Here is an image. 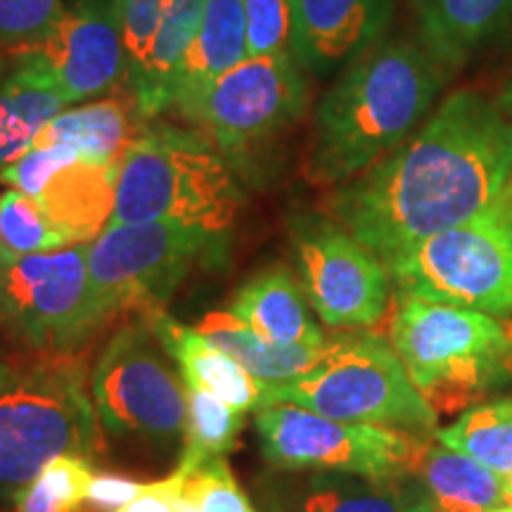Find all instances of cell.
<instances>
[{"label":"cell","mask_w":512,"mask_h":512,"mask_svg":"<svg viewBox=\"0 0 512 512\" xmlns=\"http://www.w3.org/2000/svg\"><path fill=\"white\" fill-rule=\"evenodd\" d=\"M292 403L325 418L377 425L430 437L439 415L422 399L389 339L377 332L332 337L323 361L309 373L268 387L266 406Z\"/></svg>","instance_id":"7"},{"label":"cell","mask_w":512,"mask_h":512,"mask_svg":"<svg viewBox=\"0 0 512 512\" xmlns=\"http://www.w3.org/2000/svg\"><path fill=\"white\" fill-rule=\"evenodd\" d=\"M226 311L275 344H320L328 339L311 316L302 285L285 266L256 271L230 297Z\"/></svg>","instance_id":"20"},{"label":"cell","mask_w":512,"mask_h":512,"mask_svg":"<svg viewBox=\"0 0 512 512\" xmlns=\"http://www.w3.org/2000/svg\"><path fill=\"white\" fill-rule=\"evenodd\" d=\"M140 316L147 320L159 347L176 361L188 389L214 394L242 413L266 408L268 384L249 375L233 356L216 347L200 330L185 328L164 309H150Z\"/></svg>","instance_id":"16"},{"label":"cell","mask_w":512,"mask_h":512,"mask_svg":"<svg viewBox=\"0 0 512 512\" xmlns=\"http://www.w3.org/2000/svg\"><path fill=\"white\" fill-rule=\"evenodd\" d=\"M62 0H0V55H34L64 17Z\"/></svg>","instance_id":"31"},{"label":"cell","mask_w":512,"mask_h":512,"mask_svg":"<svg viewBox=\"0 0 512 512\" xmlns=\"http://www.w3.org/2000/svg\"><path fill=\"white\" fill-rule=\"evenodd\" d=\"M8 266V256H5V249H3V240H0V273H3V268Z\"/></svg>","instance_id":"41"},{"label":"cell","mask_w":512,"mask_h":512,"mask_svg":"<svg viewBox=\"0 0 512 512\" xmlns=\"http://www.w3.org/2000/svg\"><path fill=\"white\" fill-rule=\"evenodd\" d=\"M197 330L209 337L216 347L233 356L249 375L259 382L275 387L294 377L309 373L328 354L332 337L320 344H275L235 318L228 311H214L202 318Z\"/></svg>","instance_id":"24"},{"label":"cell","mask_w":512,"mask_h":512,"mask_svg":"<svg viewBox=\"0 0 512 512\" xmlns=\"http://www.w3.org/2000/svg\"><path fill=\"white\" fill-rule=\"evenodd\" d=\"M228 240L174 223L105 228L88 247V275L100 325L124 311L162 304L202 261H219Z\"/></svg>","instance_id":"9"},{"label":"cell","mask_w":512,"mask_h":512,"mask_svg":"<svg viewBox=\"0 0 512 512\" xmlns=\"http://www.w3.org/2000/svg\"><path fill=\"white\" fill-rule=\"evenodd\" d=\"M247 57V17L242 0H207L200 31L178 76L171 110L195 100L209 83Z\"/></svg>","instance_id":"25"},{"label":"cell","mask_w":512,"mask_h":512,"mask_svg":"<svg viewBox=\"0 0 512 512\" xmlns=\"http://www.w3.org/2000/svg\"><path fill=\"white\" fill-rule=\"evenodd\" d=\"M503 207H505V209H508V211H510V214H512V195H508V197H505V200H503Z\"/></svg>","instance_id":"43"},{"label":"cell","mask_w":512,"mask_h":512,"mask_svg":"<svg viewBox=\"0 0 512 512\" xmlns=\"http://www.w3.org/2000/svg\"><path fill=\"white\" fill-rule=\"evenodd\" d=\"M413 477L420 479L432 512H486L503 503V479L444 444H422Z\"/></svg>","instance_id":"26"},{"label":"cell","mask_w":512,"mask_h":512,"mask_svg":"<svg viewBox=\"0 0 512 512\" xmlns=\"http://www.w3.org/2000/svg\"><path fill=\"white\" fill-rule=\"evenodd\" d=\"M439 444L465 453L494 470L498 477L512 472V399L467 408L453 425L434 432Z\"/></svg>","instance_id":"27"},{"label":"cell","mask_w":512,"mask_h":512,"mask_svg":"<svg viewBox=\"0 0 512 512\" xmlns=\"http://www.w3.org/2000/svg\"><path fill=\"white\" fill-rule=\"evenodd\" d=\"M396 292L512 318V214L496 207L384 261Z\"/></svg>","instance_id":"8"},{"label":"cell","mask_w":512,"mask_h":512,"mask_svg":"<svg viewBox=\"0 0 512 512\" xmlns=\"http://www.w3.org/2000/svg\"><path fill=\"white\" fill-rule=\"evenodd\" d=\"M387 339L432 411L453 415L508 373L512 320L396 292Z\"/></svg>","instance_id":"4"},{"label":"cell","mask_w":512,"mask_h":512,"mask_svg":"<svg viewBox=\"0 0 512 512\" xmlns=\"http://www.w3.org/2000/svg\"><path fill=\"white\" fill-rule=\"evenodd\" d=\"M10 377H12V368L5 366V363H0V392H3L5 384L10 382Z\"/></svg>","instance_id":"39"},{"label":"cell","mask_w":512,"mask_h":512,"mask_svg":"<svg viewBox=\"0 0 512 512\" xmlns=\"http://www.w3.org/2000/svg\"><path fill=\"white\" fill-rule=\"evenodd\" d=\"M76 157L79 155L67 150V147H31L27 155L19 157L15 164H10L0 174V183L8 185L12 190L24 192V195L38 197L55 171Z\"/></svg>","instance_id":"35"},{"label":"cell","mask_w":512,"mask_h":512,"mask_svg":"<svg viewBox=\"0 0 512 512\" xmlns=\"http://www.w3.org/2000/svg\"><path fill=\"white\" fill-rule=\"evenodd\" d=\"M36 55L69 107L128 91L131 64L112 0H79Z\"/></svg>","instance_id":"14"},{"label":"cell","mask_w":512,"mask_h":512,"mask_svg":"<svg viewBox=\"0 0 512 512\" xmlns=\"http://www.w3.org/2000/svg\"><path fill=\"white\" fill-rule=\"evenodd\" d=\"M119 164L76 157L57 169L41 195L34 197L72 245L93 242L110 226Z\"/></svg>","instance_id":"19"},{"label":"cell","mask_w":512,"mask_h":512,"mask_svg":"<svg viewBox=\"0 0 512 512\" xmlns=\"http://www.w3.org/2000/svg\"><path fill=\"white\" fill-rule=\"evenodd\" d=\"M501 107L508 114H512V86L508 88V93H505V98H503V102H501Z\"/></svg>","instance_id":"40"},{"label":"cell","mask_w":512,"mask_h":512,"mask_svg":"<svg viewBox=\"0 0 512 512\" xmlns=\"http://www.w3.org/2000/svg\"><path fill=\"white\" fill-rule=\"evenodd\" d=\"M145 124L136 100L126 91L57 114L38 133L34 147H67L93 162H121Z\"/></svg>","instance_id":"21"},{"label":"cell","mask_w":512,"mask_h":512,"mask_svg":"<svg viewBox=\"0 0 512 512\" xmlns=\"http://www.w3.org/2000/svg\"><path fill=\"white\" fill-rule=\"evenodd\" d=\"M95 475L91 458L60 456L38 472L12 503L15 512H83Z\"/></svg>","instance_id":"29"},{"label":"cell","mask_w":512,"mask_h":512,"mask_svg":"<svg viewBox=\"0 0 512 512\" xmlns=\"http://www.w3.org/2000/svg\"><path fill=\"white\" fill-rule=\"evenodd\" d=\"M290 245L299 285L328 328L368 330L387 316L392 275L347 228L325 214H299L290 221Z\"/></svg>","instance_id":"13"},{"label":"cell","mask_w":512,"mask_h":512,"mask_svg":"<svg viewBox=\"0 0 512 512\" xmlns=\"http://www.w3.org/2000/svg\"><path fill=\"white\" fill-rule=\"evenodd\" d=\"M188 477L190 470L178 465L176 470L171 472V477L162 479V482L145 484L143 491L117 512H188V505H185L183 498V489Z\"/></svg>","instance_id":"36"},{"label":"cell","mask_w":512,"mask_h":512,"mask_svg":"<svg viewBox=\"0 0 512 512\" xmlns=\"http://www.w3.org/2000/svg\"><path fill=\"white\" fill-rule=\"evenodd\" d=\"M418 41L456 72L508 31L512 0H413Z\"/></svg>","instance_id":"17"},{"label":"cell","mask_w":512,"mask_h":512,"mask_svg":"<svg viewBox=\"0 0 512 512\" xmlns=\"http://www.w3.org/2000/svg\"><path fill=\"white\" fill-rule=\"evenodd\" d=\"M240 207V178L221 152L197 128L155 119L121 159L110 226L174 223L228 240Z\"/></svg>","instance_id":"3"},{"label":"cell","mask_w":512,"mask_h":512,"mask_svg":"<svg viewBox=\"0 0 512 512\" xmlns=\"http://www.w3.org/2000/svg\"><path fill=\"white\" fill-rule=\"evenodd\" d=\"M406 477L313 472L290 494L287 512H432L422 486L403 484Z\"/></svg>","instance_id":"23"},{"label":"cell","mask_w":512,"mask_h":512,"mask_svg":"<svg viewBox=\"0 0 512 512\" xmlns=\"http://www.w3.org/2000/svg\"><path fill=\"white\" fill-rule=\"evenodd\" d=\"M188 512H190V510H188Z\"/></svg>","instance_id":"46"},{"label":"cell","mask_w":512,"mask_h":512,"mask_svg":"<svg viewBox=\"0 0 512 512\" xmlns=\"http://www.w3.org/2000/svg\"><path fill=\"white\" fill-rule=\"evenodd\" d=\"M91 242L12 259L0 273V325L43 356H74L102 325L95 316Z\"/></svg>","instance_id":"11"},{"label":"cell","mask_w":512,"mask_h":512,"mask_svg":"<svg viewBox=\"0 0 512 512\" xmlns=\"http://www.w3.org/2000/svg\"><path fill=\"white\" fill-rule=\"evenodd\" d=\"M242 5L247 17L249 57L292 55L290 0H242Z\"/></svg>","instance_id":"33"},{"label":"cell","mask_w":512,"mask_h":512,"mask_svg":"<svg viewBox=\"0 0 512 512\" xmlns=\"http://www.w3.org/2000/svg\"><path fill=\"white\" fill-rule=\"evenodd\" d=\"M204 5L207 0H169L166 5L150 55L128 83V93L145 121H155L174 107L178 76L200 31Z\"/></svg>","instance_id":"22"},{"label":"cell","mask_w":512,"mask_h":512,"mask_svg":"<svg viewBox=\"0 0 512 512\" xmlns=\"http://www.w3.org/2000/svg\"><path fill=\"white\" fill-rule=\"evenodd\" d=\"M112 3L133 76L150 55L169 0H112Z\"/></svg>","instance_id":"34"},{"label":"cell","mask_w":512,"mask_h":512,"mask_svg":"<svg viewBox=\"0 0 512 512\" xmlns=\"http://www.w3.org/2000/svg\"><path fill=\"white\" fill-rule=\"evenodd\" d=\"M503 503L512 505V472L508 477H503Z\"/></svg>","instance_id":"38"},{"label":"cell","mask_w":512,"mask_h":512,"mask_svg":"<svg viewBox=\"0 0 512 512\" xmlns=\"http://www.w3.org/2000/svg\"><path fill=\"white\" fill-rule=\"evenodd\" d=\"M67 107L36 53L17 60L0 55V174L27 155L38 133Z\"/></svg>","instance_id":"18"},{"label":"cell","mask_w":512,"mask_h":512,"mask_svg":"<svg viewBox=\"0 0 512 512\" xmlns=\"http://www.w3.org/2000/svg\"><path fill=\"white\" fill-rule=\"evenodd\" d=\"M0 240H3L8 264L12 259L69 247L67 235L57 230L38 200L19 190L0 195Z\"/></svg>","instance_id":"30"},{"label":"cell","mask_w":512,"mask_h":512,"mask_svg":"<svg viewBox=\"0 0 512 512\" xmlns=\"http://www.w3.org/2000/svg\"><path fill=\"white\" fill-rule=\"evenodd\" d=\"M190 512H256L249 496L235 482L226 458H214L190 472L183 489Z\"/></svg>","instance_id":"32"},{"label":"cell","mask_w":512,"mask_h":512,"mask_svg":"<svg viewBox=\"0 0 512 512\" xmlns=\"http://www.w3.org/2000/svg\"><path fill=\"white\" fill-rule=\"evenodd\" d=\"M451 72L420 41L382 38L351 60L318 100L302 174L337 188L370 169L430 117Z\"/></svg>","instance_id":"2"},{"label":"cell","mask_w":512,"mask_h":512,"mask_svg":"<svg viewBox=\"0 0 512 512\" xmlns=\"http://www.w3.org/2000/svg\"><path fill=\"white\" fill-rule=\"evenodd\" d=\"M309 107V83L292 55L247 57L174 110L221 152L245 183L264 181L278 140Z\"/></svg>","instance_id":"6"},{"label":"cell","mask_w":512,"mask_h":512,"mask_svg":"<svg viewBox=\"0 0 512 512\" xmlns=\"http://www.w3.org/2000/svg\"><path fill=\"white\" fill-rule=\"evenodd\" d=\"M95 418L86 370L76 354L46 356L12 373L0 392V503H15L55 458H91L98 451Z\"/></svg>","instance_id":"5"},{"label":"cell","mask_w":512,"mask_h":512,"mask_svg":"<svg viewBox=\"0 0 512 512\" xmlns=\"http://www.w3.org/2000/svg\"><path fill=\"white\" fill-rule=\"evenodd\" d=\"M143 486V482H136L131 477L95 472L91 486H88L83 512H117L126 503H131L143 491Z\"/></svg>","instance_id":"37"},{"label":"cell","mask_w":512,"mask_h":512,"mask_svg":"<svg viewBox=\"0 0 512 512\" xmlns=\"http://www.w3.org/2000/svg\"><path fill=\"white\" fill-rule=\"evenodd\" d=\"M508 195H512V178H510V183H508V190H505V197Z\"/></svg>","instance_id":"45"},{"label":"cell","mask_w":512,"mask_h":512,"mask_svg":"<svg viewBox=\"0 0 512 512\" xmlns=\"http://www.w3.org/2000/svg\"><path fill=\"white\" fill-rule=\"evenodd\" d=\"M512 178V119L501 102L456 91L406 143L325 197L323 214L382 264L501 207Z\"/></svg>","instance_id":"1"},{"label":"cell","mask_w":512,"mask_h":512,"mask_svg":"<svg viewBox=\"0 0 512 512\" xmlns=\"http://www.w3.org/2000/svg\"><path fill=\"white\" fill-rule=\"evenodd\" d=\"M486 512H512V505L501 503V505H496V508H489Z\"/></svg>","instance_id":"42"},{"label":"cell","mask_w":512,"mask_h":512,"mask_svg":"<svg viewBox=\"0 0 512 512\" xmlns=\"http://www.w3.org/2000/svg\"><path fill=\"white\" fill-rule=\"evenodd\" d=\"M505 370H508V375H512V354L508 356V361H505Z\"/></svg>","instance_id":"44"},{"label":"cell","mask_w":512,"mask_h":512,"mask_svg":"<svg viewBox=\"0 0 512 512\" xmlns=\"http://www.w3.org/2000/svg\"><path fill=\"white\" fill-rule=\"evenodd\" d=\"M256 430L266 463L275 470L356 472L366 477L413 475L427 441L422 434L332 420L292 403L256 411Z\"/></svg>","instance_id":"12"},{"label":"cell","mask_w":512,"mask_h":512,"mask_svg":"<svg viewBox=\"0 0 512 512\" xmlns=\"http://www.w3.org/2000/svg\"><path fill=\"white\" fill-rule=\"evenodd\" d=\"M93 406L100 425L114 437L171 448L188 425V394L164 361L147 320L121 325L95 363Z\"/></svg>","instance_id":"10"},{"label":"cell","mask_w":512,"mask_h":512,"mask_svg":"<svg viewBox=\"0 0 512 512\" xmlns=\"http://www.w3.org/2000/svg\"><path fill=\"white\" fill-rule=\"evenodd\" d=\"M242 427H245V413L238 408L209 392L188 389V425H185V444L178 465L192 472L207 460L226 458L238 444Z\"/></svg>","instance_id":"28"},{"label":"cell","mask_w":512,"mask_h":512,"mask_svg":"<svg viewBox=\"0 0 512 512\" xmlns=\"http://www.w3.org/2000/svg\"><path fill=\"white\" fill-rule=\"evenodd\" d=\"M292 55L313 74L349 64L384 38L392 0H290Z\"/></svg>","instance_id":"15"}]
</instances>
